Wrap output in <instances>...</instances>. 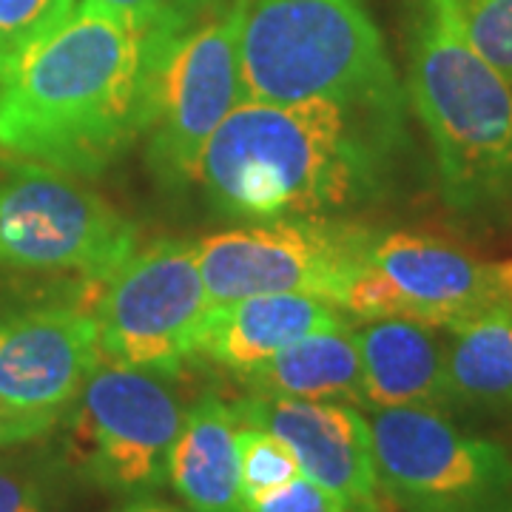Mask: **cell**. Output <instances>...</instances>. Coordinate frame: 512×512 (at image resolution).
<instances>
[{"instance_id":"6da1fadb","label":"cell","mask_w":512,"mask_h":512,"mask_svg":"<svg viewBox=\"0 0 512 512\" xmlns=\"http://www.w3.org/2000/svg\"><path fill=\"white\" fill-rule=\"evenodd\" d=\"M174 37L92 0L0 57V151L69 177H97L146 134Z\"/></svg>"},{"instance_id":"7a4b0ae2","label":"cell","mask_w":512,"mask_h":512,"mask_svg":"<svg viewBox=\"0 0 512 512\" xmlns=\"http://www.w3.org/2000/svg\"><path fill=\"white\" fill-rule=\"evenodd\" d=\"M404 140V106L254 103L225 117L194 180L222 217H333L373 200Z\"/></svg>"},{"instance_id":"3957f363","label":"cell","mask_w":512,"mask_h":512,"mask_svg":"<svg viewBox=\"0 0 512 512\" xmlns=\"http://www.w3.org/2000/svg\"><path fill=\"white\" fill-rule=\"evenodd\" d=\"M407 94L444 202L467 220H512V83L464 37L450 0H424Z\"/></svg>"},{"instance_id":"277c9868","label":"cell","mask_w":512,"mask_h":512,"mask_svg":"<svg viewBox=\"0 0 512 512\" xmlns=\"http://www.w3.org/2000/svg\"><path fill=\"white\" fill-rule=\"evenodd\" d=\"M239 66L254 103L404 106L365 0H242Z\"/></svg>"},{"instance_id":"5b68a950","label":"cell","mask_w":512,"mask_h":512,"mask_svg":"<svg viewBox=\"0 0 512 512\" xmlns=\"http://www.w3.org/2000/svg\"><path fill=\"white\" fill-rule=\"evenodd\" d=\"M373 237V228L336 217L242 222L197 245L208 302L296 293L339 308Z\"/></svg>"},{"instance_id":"8992f818","label":"cell","mask_w":512,"mask_h":512,"mask_svg":"<svg viewBox=\"0 0 512 512\" xmlns=\"http://www.w3.org/2000/svg\"><path fill=\"white\" fill-rule=\"evenodd\" d=\"M137 251V228L69 174L0 165V265L106 282Z\"/></svg>"},{"instance_id":"52a82bcc","label":"cell","mask_w":512,"mask_h":512,"mask_svg":"<svg viewBox=\"0 0 512 512\" xmlns=\"http://www.w3.org/2000/svg\"><path fill=\"white\" fill-rule=\"evenodd\" d=\"M382 493L404 512H512V456L430 407L367 419Z\"/></svg>"},{"instance_id":"ba28073f","label":"cell","mask_w":512,"mask_h":512,"mask_svg":"<svg viewBox=\"0 0 512 512\" xmlns=\"http://www.w3.org/2000/svg\"><path fill=\"white\" fill-rule=\"evenodd\" d=\"M183 419L171 376L103 359L77 396L69 458L106 493H154L168 481V456Z\"/></svg>"},{"instance_id":"9c48e42d","label":"cell","mask_w":512,"mask_h":512,"mask_svg":"<svg viewBox=\"0 0 512 512\" xmlns=\"http://www.w3.org/2000/svg\"><path fill=\"white\" fill-rule=\"evenodd\" d=\"M208 308L197 245L157 239L128 256L97 293L92 316L103 359L177 376L197 356Z\"/></svg>"},{"instance_id":"30bf717a","label":"cell","mask_w":512,"mask_h":512,"mask_svg":"<svg viewBox=\"0 0 512 512\" xmlns=\"http://www.w3.org/2000/svg\"><path fill=\"white\" fill-rule=\"evenodd\" d=\"M512 302V262H484L441 239L376 234L339 308L365 319H413L450 330Z\"/></svg>"},{"instance_id":"8fae6325","label":"cell","mask_w":512,"mask_h":512,"mask_svg":"<svg viewBox=\"0 0 512 512\" xmlns=\"http://www.w3.org/2000/svg\"><path fill=\"white\" fill-rule=\"evenodd\" d=\"M239 23L242 0L168 46L146 131L148 165L165 183L194 180L208 140L245 103Z\"/></svg>"},{"instance_id":"7c38bea8","label":"cell","mask_w":512,"mask_h":512,"mask_svg":"<svg viewBox=\"0 0 512 512\" xmlns=\"http://www.w3.org/2000/svg\"><path fill=\"white\" fill-rule=\"evenodd\" d=\"M239 424L274 433L293 450L302 476L336 493L350 512L379 510L370 424L348 402L245 396L231 404Z\"/></svg>"},{"instance_id":"4fadbf2b","label":"cell","mask_w":512,"mask_h":512,"mask_svg":"<svg viewBox=\"0 0 512 512\" xmlns=\"http://www.w3.org/2000/svg\"><path fill=\"white\" fill-rule=\"evenodd\" d=\"M103 362L97 322L80 308H35L0 325V402L60 416Z\"/></svg>"},{"instance_id":"5bb4252c","label":"cell","mask_w":512,"mask_h":512,"mask_svg":"<svg viewBox=\"0 0 512 512\" xmlns=\"http://www.w3.org/2000/svg\"><path fill=\"white\" fill-rule=\"evenodd\" d=\"M336 328H348V319L342 308L322 299L296 293L245 296L208 308L197 336V356L239 373L305 336Z\"/></svg>"},{"instance_id":"9a60e30c","label":"cell","mask_w":512,"mask_h":512,"mask_svg":"<svg viewBox=\"0 0 512 512\" xmlns=\"http://www.w3.org/2000/svg\"><path fill=\"white\" fill-rule=\"evenodd\" d=\"M362 362V404L384 407H450L441 328L413 319H365L353 330Z\"/></svg>"},{"instance_id":"2e32d148","label":"cell","mask_w":512,"mask_h":512,"mask_svg":"<svg viewBox=\"0 0 512 512\" xmlns=\"http://www.w3.org/2000/svg\"><path fill=\"white\" fill-rule=\"evenodd\" d=\"M237 427L234 407L220 396H202L185 410L168 456V484L191 512H245Z\"/></svg>"},{"instance_id":"e0dca14e","label":"cell","mask_w":512,"mask_h":512,"mask_svg":"<svg viewBox=\"0 0 512 512\" xmlns=\"http://www.w3.org/2000/svg\"><path fill=\"white\" fill-rule=\"evenodd\" d=\"M234 376L248 396L362 404V362L350 325L305 336Z\"/></svg>"},{"instance_id":"ac0fdd59","label":"cell","mask_w":512,"mask_h":512,"mask_svg":"<svg viewBox=\"0 0 512 512\" xmlns=\"http://www.w3.org/2000/svg\"><path fill=\"white\" fill-rule=\"evenodd\" d=\"M450 402L512 413V302L447 330Z\"/></svg>"},{"instance_id":"d6986e66","label":"cell","mask_w":512,"mask_h":512,"mask_svg":"<svg viewBox=\"0 0 512 512\" xmlns=\"http://www.w3.org/2000/svg\"><path fill=\"white\" fill-rule=\"evenodd\" d=\"M237 456L245 504L251 498L271 493L296 476H302L299 461L293 456L291 447L279 436L262 430V427H254V424H239L237 427Z\"/></svg>"},{"instance_id":"ffe728a7","label":"cell","mask_w":512,"mask_h":512,"mask_svg":"<svg viewBox=\"0 0 512 512\" xmlns=\"http://www.w3.org/2000/svg\"><path fill=\"white\" fill-rule=\"evenodd\" d=\"M450 6L473 49L512 83V0H450Z\"/></svg>"},{"instance_id":"44dd1931","label":"cell","mask_w":512,"mask_h":512,"mask_svg":"<svg viewBox=\"0 0 512 512\" xmlns=\"http://www.w3.org/2000/svg\"><path fill=\"white\" fill-rule=\"evenodd\" d=\"M134 20L148 32L180 37L208 20L225 15L237 0H92Z\"/></svg>"},{"instance_id":"7402d4cb","label":"cell","mask_w":512,"mask_h":512,"mask_svg":"<svg viewBox=\"0 0 512 512\" xmlns=\"http://www.w3.org/2000/svg\"><path fill=\"white\" fill-rule=\"evenodd\" d=\"M77 0H0V57L15 55L72 15Z\"/></svg>"},{"instance_id":"603a6c76","label":"cell","mask_w":512,"mask_h":512,"mask_svg":"<svg viewBox=\"0 0 512 512\" xmlns=\"http://www.w3.org/2000/svg\"><path fill=\"white\" fill-rule=\"evenodd\" d=\"M245 512H350L336 493L325 490L308 476H296L271 493L251 498Z\"/></svg>"},{"instance_id":"cb8c5ba5","label":"cell","mask_w":512,"mask_h":512,"mask_svg":"<svg viewBox=\"0 0 512 512\" xmlns=\"http://www.w3.org/2000/svg\"><path fill=\"white\" fill-rule=\"evenodd\" d=\"M0 512H46V493L32 470L0 458Z\"/></svg>"},{"instance_id":"d4e9b609","label":"cell","mask_w":512,"mask_h":512,"mask_svg":"<svg viewBox=\"0 0 512 512\" xmlns=\"http://www.w3.org/2000/svg\"><path fill=\"white\" fill-rule=\"evenodd\" d=\"M55 424L57 416L52 413H32V410H20V407L0 402V450L40 439Z\"/></svg>"},{"instance_id":"484cf974","label":"cell","mask_w":512,"mask_h":512,"mask_svg":"<svg viewBox=\"0 0 512 512\" xmlns=\"http://www.w3.org/2000/svg\"><path fill=\"white\" fill-rule=\"evenodd\" d=\"M117 512H183V510L171 507L168 501L157 498V495L143 493V495H131V498H128L126 504H123Z\"/></svg>"}]
</instances>
